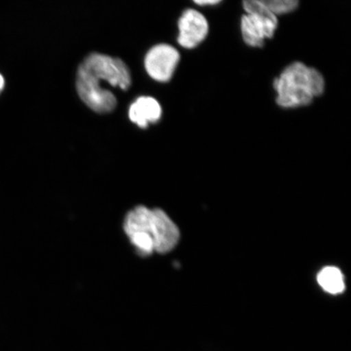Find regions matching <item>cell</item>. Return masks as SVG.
I'll use <instances>...</instances> for the list:
<instances>
[{"instance_id":"obj_1","label":"cell","mask_w":351,"mask_h":351,"mask_svg":"<svg viewBox=\"0 0 351 351\" xmlns=\"http://www.w3.org/2000/svg\"><path fill=\"white\" fill-rule=\"evenodd\" d=\"M274 89L278 93L276 104L284 108L305 107L315 97L322 95L326 82L322 73L301 62L289 64L275 79Z\"/></svg>"},{"instance_id":"obj_2","label":"cell","mask_w":351,"mask_h":351,"mask_svg":"<svg viewBox=\"0 0 351 351\" xmlns=\"http://www.w3.org/2000/svg\"><path fill=\"white\" fill-rule=\"evenodd\" d=\"M243 8L247 13L241 17L243 40L250 47H262L265 39L274 37L278 25V17L263 5L261 0L245 1Z\"/></svg>"},{"instance_id":"obj_3","label":"cell","mask_w":351,"mask_h":351,"mask_svg":"<svg viewBox=\"0 0 351 351\" xmlns=\"http://www.w3.org/2000/svg\"><path fill=\"white\" fill-rule=\"evenodd\" d=\"M80 68L97 80L105 81L110 85L127 90L131 85L128 67L120 59L106 55L94 53L86 57Z\"/></svg>"},{"instance_id":"obj_4","label":"cell","mask_w":351,"mask_h":351,"mask_svg":"<svg viewBox=\"0 0 351 351\" xmlns=\"http://www.w3.org/2000/svg\"><path fill=\"white\" fill-rule=\"evenodd\" d=\"M124 230L139 256H151L154 250L152 232V209L138 206L126 215Z\"/></svg>"},{"instance_id":"obj_5","label":"cell","mask_w":351,"mask_h":351,"mask_svg":"<svg viewBox=\"0 0 351 351\" xmlns=\"http://www.w3.org/2000/svg\"><path fill=\"white\" fill-rule=\"evenodd\" d=\"M77 90L83 102L96 112H111L117 106L116 96L101 87L97 79L80 67L77 71Z\"/></svg>"},{"instance_id":"obj_6","label":"cell","mask_w":351,"mask_h":351,"mask_svg":"<svg viewBox=\"0 0 351 351\" xmlns=\"http://www.w3.org/2000/svg\"><path fill=\"white\" fill-rule=\"evenodd\" d=\"M179 60V52L176 48L168 44H160L148 51L145 68L154 80L167 82L172 78Z\"/></svg>"},{"instance_id":"obj_7","label":"cell","mask_w":351,"mask_h":351,"mask_svg":"<svg viewBox=\"0 0 351 351\" xmlns=\"http://www.w3.org/2000/svg\"><path fill=\"white\" fill-rule=\"evenodd\" d=\"M179 35L178 42L186 49L199 46L207 38L209 25L206 17L195 10L183 12L178 21Z\"/></svg>"},{"instance_id":"obj_8","label":"cell","mask_w":351,"mask_h":351,"mask_svg":"<svg viewBox=\"0 0 351 351\" xmlns=\"http://www.w3.org/2000/svg\"><path fill=\"white\" fill-rule=\"evenodd\" d=\"M152 232L155 252L168 253L178 243V228L163 210L152 209Z\"/></svg>"},{"instance_id":"obj_9","label":"cell","mask_w":351,"mask_h":351,"mask_svg":"<svg viewBox=\"0 0 351 351\" xmlns=\"http://www.w3.org/2000/svg\"><path fill=\"white\" fill-rule=\"evenodd\" d=\"M162 116L160 104L152 97H140L132 104L129 117L140 128H147L151 123H156Z\"/></svg>"},{"instance_id":"obj_10","label":"cell","mask_w":351,"mask_h":351,"mask_svg":"<svg viewBox=\"0 0 351 351\" xmlns=\"http://www.w3.org/2000/svg\"><path fill=\"white\" fill-rule=\"evenodd\" d=\"M317 282L324 291L331 295H339L346 289L344 276L336 267H324L318 274Z\"/></svg>"},{"instance_id":"obj_11","label":"cell","mask_w":351,"mask_h":351,"mask_svg":"<svg viewBox=\"0 0 351 351\" xmlns=\"http://www.w3.org/2000/svg\"><path fill=\"white\" fill-rule=\"evenodd\" d=\"M261 2L276 16L295 11L300 3L297 0H261Z\"/></svg>"},{"instance_id":"obj_12","label":"cell","mask_w":351,"mask_h":351,"mask_svg":"<svg viewBox=\"0 0 351 351\" xmlns=\"http://www.w3.org/2000/svg\"><path fill=\"white\" fill-rule=\"evenodd\" d=\"M197 5L200 6H205V5H216V4H218L221 3L219 0H197V1H195Z\"/></svg>"},{"instance_id":"obj_13","label":"cell","mask_w":351,"mask_h":351,"mask_svg":"<svg viewBox=\"0 0 351 351\" xmlns=\"http://www.w3.org/2000/svg\"><path fill=\"white\" fill-rule=\"evenodd\" d=\"M4 86V79L1 74H0V92L2 91L3 88Z\"/></svg>"}]
</instances>
